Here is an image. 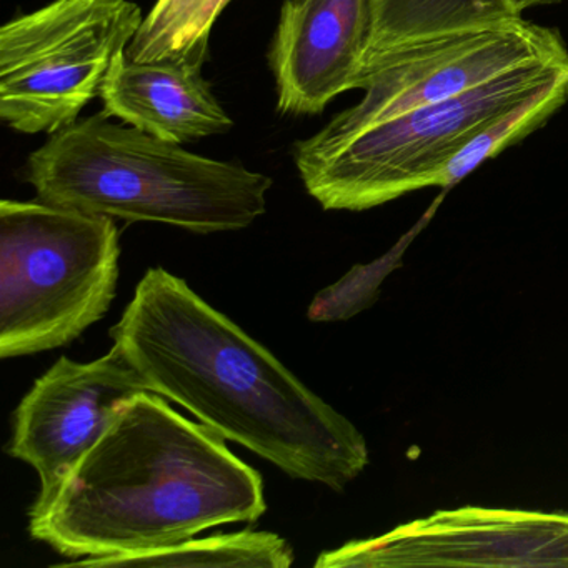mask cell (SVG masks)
Returning a JSON list of instances; mask_svg holds the SVG:
<instances>
[{"mask_svg": "<svg viewBox=\"0 0 568 568\" xmlns=\"http://www.w3.org/2000/svg\"><path fill=\"white\" fill-rule=\"evenodd\" d=\"M111 337L152 392L288 477L342 491L367 467L347 417L165 268L145 272Z\"/></svg>", "mask_w": 568, "mask_h": 568, "instance_id": "6da1fadb", "label": "cell"}, {"mask_svg": "<svg viewBox=\"0 0 568 568\" xmlns=\"http://www.w3.org/2000/svg\"><path fill=\"white\" fill-rule=\"evenodd\" d=\"M265 510L261 474L221 434L182 417L161 394L142 392L79 462L44 517L29 520V531L62 557L95 558L252 524Z\"/></svg>", "mask_w": 568, "mask_h": 568, "instance_id": "7a4b0ae2", "label": "cell"}, {"mask_svg": "<svg viewBox=\"0 0 568 568\" xmlns=\"http://www.w3.org/2000/svg\"><path fill=\"white\" fill-rule=\"evenodd\" d=\"M111 119L75 121L29 155L39 201L197 234L241 231L267 212L268 175Z\"/></svg>", "mask_w": 568, "mask_h": 568, "instance_id": "3957f363", "label": "cell"}, {"mask_svg": "<svg viewBox=\"0 0 568 568\" xmlns=\"http://www.w3.org/2000/svg\"><path fill=\"white\" fill-rule=\"evenodd\" d=\"M119 257L108 215L0 202V357L64 347L101 321L115 297Z\"/></svg>", "mask_w": 568, "mask_h": 568, "instance_id": "277c9868", "label": "cell"}, {"mask_svg": "<svg viewBox=\"0 0 568 568\" xmlns=\"http://www.w3.org/2000/svg\"><path fill=\"white\" fill-rule=\"evenodd\" d=\"M565 72L568 59L530 62L342 141L304 139L294 149L298 175L325 211H368L418 189L440 187L452 161L494 119Z\"/></svg>", "mask_w": 568, "mask_h": 568, "instance_id": "5b68a950", "label": "cell"}, {"mask_svg": "<svg viewBox=\"0 0 568 568\" xmlns=\"http://www.w3.org/2000/svg\"><path fill=\"white\" fill-rule=\"evenodd\" d=\"M144 18L132 0H52L2 26V121L22 134L74 124Z\"/></svg>", "mask_w": 568, "mask_h": 568, "instance_id": "8992f818", "label": "cell"}, {"mask_svg": "<svg viewBox=\"0 0 568 568\" xmlns=\"http://www.w3.org/2000/svg\"><path fill=\"white\" fill-rule=\"evenodd\" d=\"M557 32L524 19L398 42L365 55L355 89L361 102L312 135L315 144L351 138L414 109L471 91L518 65L565 61Z\"/></svg>", "mask_w": 568, "mask_h": 568, "instance_id": "52a82bcc", "label": "cell"}, {"mask_svg": "<svg viewBox=\"0 0 568 568\" xmlns=\"http://www.w3.org/2000/svg\"><path fill=\"white\" fill-rule=\"evenodd\" d=\"M568 567V514L462 507L324 551L315 568Z\"/></svg>", "mask_w": 568, "mask_h": 568, "instance_id": "ba28073f", "label": "cell"}, {"mask_svg": "<svg viewBox=\"0 0 568 568\" xmlns=\"http://www.w3.org/2000/svg\"><path fill=\"white\" fill-rule=\"evenodd\" d=\"M142 392L152 390L115 344L89 364L61 357L36 381L16 410L8 448L41 480L29 520L44 517L79 462Z\"/></svg>", "mask_w": 568, "mask_h": 568, "instance_id": "9c48e42d", "label": "cell"}, {"mask_svg": "<svg viewBox=\"0 0 568 568\" xmlns=\"http://www.w3.org/2000/svg\"><path fill=\"white\" fill-rule=\"evenodd\" d=\"M374 24V0H285L268 51L277 109L321 114L355 89Z\"/></svg>", "mask_w": 568, "mask_h": 568, "instance_id": "30bf717a", "label": "cell"}, {"mask_svg": "<svg viewBox=\"0 0 568 568\" xmlns=\"http://www.w3.org/2000/svg\"><path fill=\"white\" fill-rule=\"evenodd\" d=\"M192 61L138 62L118 55L102 84L104 112L145 134L169 142L227 134L234 121Z\"/></svg>", "mask_w": 568, "mask_h": 568, "instance_id": "8fae6325", "label": "cell"}, {"mask_svg": "<svg viewBox=\"0 0 568 568\" xmlns=\"http://www.w3.org/2000/svg\"><path fill=\"white\" fill-rule=\"evenodd\" d=\"M294 550L281 535L244 530L214 537H194L154 550L82 558L75 567H237L288 568Z\"/></svg>", "mask_w": 568, "mask_h": 568, "instance_id": "7c38bea8", "label": "cell"}, {"mask_svg": "<svg viewBox=\"0 0 568 568\" xmlns=\"http://www.w3.org/2000/svg\"><path fill=\"white\" fill-rule=\"evenodd\" d=\"M515 19H520L515 0H374L367 54L425 36Z\"/></svg>", "mask_w": 568, "mask_h": 568, "instance_id": "4fadbf2b", "label": "cell"}, {"mask_svg": "<svg viewBox=\"0 0 568 568\" xmlns=\"http://www.w3.org/2000/svg\"><path fill=\"white\" fill-rule=\"evenodd\" d=\"M232 0H158L128 48L132 61L204 64L215 22Z\"/></svg>", "mask_w": 568, "mask_h": 568, "instance_id": "5bb4252c", "label": "cell"}, {"mask_svg": "<svg viewBox=\"0 0 568 568\" xmlns=\"http://www.w3.org/2000/svg\"><path fill=\"white\" fill-rule=\"evenodd\" d=\"M568 99V72L541 85L534 94L508 109L490 122L457 158L442 179L440 187L448 189L467 178L481 162L495 158L524 135L544 124Z\"/></svg>", "mask_w": 568, "mask_h": 568, "instance_id": "9a60e30c", "label": "cell"}, {"mask_svg": "<svg viewBox=\"0 0 568 568\" xmlns=\"http://www.w3.org/2000/svg\"><path fill=\"white\" fill-rule=\"evenodd\" d=\"M410 237H405L394 251L368 265H355L337 284L315 295L307 311L311 322L347 321L374 304L384 278L400 265L402 252Z\"/></svg>", "mask_w": 568, "mask_h": 568, "instance_id": "2e32d148", "label": "cell"}, {"mask_svg": "<svg viewBox=\"0 0 568 568\" xmlns=\"http://www.w3.org/2000/svg\"><path fill=\"white\" fill-rule=\"evenodd\" d=\"M554 2H558V0H515V6H517V11L524 12L527 9L537 8V6H547L554 4Z\"/></svg>", "mask_w": 568, "mask_h": 568, "instance_id": "e0dca14e", "label": "cell"}]
</instances>
